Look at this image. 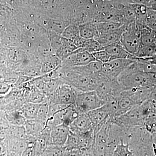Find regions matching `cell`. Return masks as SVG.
Instances as JSON below:
<instances>
[{"instance_id":"1","label":"cell","mask_w":156,"mask_h":156,"mask_svg":"<svg viewBox=\"0 0 156 156\" xmlns=\"http://www.w3.org/2000/svg\"><path fill=\"white\" fill-rule=\"evenodd\" d=\"M126 141L133 156H156L153 134L144 126H136L127 131Z\"/></svg>"},{"instance_id":"2","label":"cell","mask_w":156,"mask_h":156,"mask_svg":"<svg viewBox=\"0 0 156 156\" xmlns=\"http://www.w3.org/2000/svg\"><path fill=\"white\" fill-rule=\"evenodd\" d=\"M123 90L134 88L152 89L156 86V73L128 72L125 70L118 77Z\"/></svg>"},{"instance_id":"3","label":"cell","mask_w":156,"mask_h":156,"mask_svg":"<svg viewBox=\"0 0 156 156\" xmlns=\"http://www.w3.org/2000/svg\"><path fill=\"white\" fill-rule=\"evenodd\" d=\"M95 91L106 103L114 100L124 90L118 79L108 78L101 72L98 79Z\"/></svg>"},{"instance_id":"4","label":"cell","mask_w":156,"mask_h":156,"mask_svg":"<svg viewBox=\"0 0 156 156\" xmlns=\"http://www.w3.org/2000/svg\"><path fill=\"white\" fill-rule=\"evenodd\" d=\"M105 103L97 95L95 90L78 92L74 103L79 114L87 113L92 110L102 106Z\"/></svg>"},{"instance_id":"5","label":"cell","mask_w":156,"mask_h":156,"mask_svg":"<svg viewBox=\"0 0 156 156\" xmlns=\"http://www.w3.org/2000/svg\"><path fill=\"white\" fill-rule=\"evenodd\" d=\"M79 91L64 81L50 95L49 103L67 106L75 102Z\"/></svg>"},{"instance_id":"6","label":"cell","mask_w":156,"mask_h":156,"mask_svg":"<svg viewBox=\"0 0 156 156\" xmlns=\"http://www.w3.org/2000/svg\"><path fill=\"white\" fill-rule=\"evenodd\" d=\"M120 44L128 53L134 55L140 46V29L135 21L126 23Z\"/></svg>"},{"instance_id":"7","label":"cell","mask_w":156,"mask_h":156,"mask_svg":"<svg viewBox=\"0 0 156 156\" xmlns=\"http://www.w3.org/2000/svg\"><path fill=\"white\" fill-rule=\"evenodd\" d=\"M87 114L92 123V128L95 134L113 117L111 109L107 103L100 107L88 112Z\"/></svg>"},{"instance_id":"8","label":"cell","mask_w":156,"mask_h":156,"mask_svg":"<svg viewBox=\"0 0 156 156\" xmlns=\"http://www.w3.org/2000/svg\"><path fill=\"white\" fill-rule=\"evenodd\" d=\"M136 58H116L111 60L103 63L102 73L108 78L118 79L120 75L133 63Z\"/></svg>"},{"instance_id":"9","label":"cell","mask_w":156,"mask_h":156,"mask_svg":"<svg viewBox=\"0 0 156 156\" xmlns=\"http://www.w3.org/2000/svg\"><path fill=\"white\" fill-rule=\"evenodd\" d=\"M95 60L93 54L82 48L76 50L69 56L63 59L62 67L70 68L82 66Z\"/></svg>"},{"instance_id":"10","label":"cell","mask_w":156,"mask_h":156,"mask_svg":"<svg viewBox=\"0 0 156 156\" xmlns=\"http://www.w3.org/2000/svg\"><path fill=\"white\" fill-rule=\"evenodd\" d=\"M70 131L69 126L62 124L50 129V136L53 145L63 147L68 138Z\"/></svg>"},{"instance_id":"11","label":"cell","mask_w":156,"mask_h":156,"mask_svg":"<svg viewBox=\"0 0 156 156\" xmlns=\"http://www.w3.org/2000/svg\"><path fill=\"white\" fill-rule=\"evenodd\" d=\"M115 100L116 112L115 117L124 114L136 106L127 90L121 92Z\"/></svg>"},{"instance_id":"12","label":"cell","mask_w":156,"mask_h":156,"mask_svg":"<svg viewBox=\"0 0 156 156\" xmlns=\"http://www.w3.org/2000/svg\"><path fill=\"white\" fill-rule=\"evenodd\" d=\"M70 131L74 134L86 133L93 129L87 113L80 114L69 125Z\"/></svg>"},{"instance_id":"13","label":"cell","mask_w":156,"mask_h":156,"mask_svg":"<svg viewBox=\"0 0 156 156\" xmlns=\"http://www.w3.org/2000/svg\"><path fill=\"white\" fill-rule=\"evenodd\" d=\"M24 127L28 139L36 140L46 128V123L37 119L26 120Z\"/></svg>"},{"instance_id":"14","label":"cell","mask_w":156,"mask_h":156,"mask_svg":"<svg viewBox=\"0 0 156 156\" xmlns=\"http://www.w3.org/2000/svg\"><path fill=\"white\" fill-rule=\"evenodd\" d=\"M126 27V23H124L119 28L101 35L95 40H97L105 47L114 43H120L122 35L125 31Z\"/></svg>"},{"instance_id":"15","label":"cell","mask_w":156,"mask_h":156,"mask_svg":"<svg viewBox=\"0 0 156 156\" xmlns=\"http://www.w3.org/2000/svg\"><path fill=\"white\" fill-rule=\"evenodd\" d=\"M105 50L112 56V60L116 58H136L134 55L128 53L120 43H114L105 47Z\"/></svg>"},{"instance_id":"16","label":"cell","mask_w":156,"mask_h":156,"mask_svg":"<svg viewBox=\"0 0 156 156\" xmlns=\"http://www.w3.org/2000/svg\"><path fill=\"white\" fill-rule=\"evenodd\" d=\"M156 31L147 26L140 30V45H156Z\"/></svg>"},{"instance_id":"17","label":"cell","mask_w":156,"mask_h":156,"mask_svg":"<svg viewBox=\"0 0 156 156\" xmlns=\"http://www.w3.org/2000/svg\"><path fill=\"white\" fill-rule=\"evenodd\" d=\"M41 104L26 102L19 109V110L26 119H36Z\"/></svg>"},{"instance_id":"18","label":"cell","mask_w":156,"mask_h":156,"mask_svg":"<svg viewBox=\"0 0 156 156\" xmlns=\"http://www.w3.org/2000/svg\"><path fill=\"white\" fill-rule=\"evenodd\" d=\"M80 36L84 39L94 38L97 31L96 22H88L79 26Z\"/></svg>"},{"instance_id":"19","label":"cell","mask_w":156,"mask_h":156,"mask_svg":"<svg viewBox=\"0 0 156 156\" xmlns=\"http://www.w3.org/2000/svg\"><path fill=\"white\" fill-rule=\"evenodd\" d=\"M5 112L7 120L10 125L15 126H24L26 119L19 109Z\"/></svg>"},{"instance_id":"20","label":"cell","mask_w":156,"mask_h":156,"mask_svg":"<svg viewBox=\"0 0 156 156\" xmlns=\"http://www.w3.org/2000/svg\"><path fill=\"white\" fill-rule=\"evenodd\" d=\"M156 53V45H140L139 50L135 54L136 58H148L154 57Z\"/></svg>"},{"instance_id":"21","label":"cell","mask_w":156,"mask_h":156,"mask_svg":"<svg viewBox=\"0 0 156 156\" xmlns=\"http://www.w3.org/2000/svg\"><path fill=\"white\" fill-rule=\"evenodd\" d=\"M82 48L92 54L105 49V47L94 38L85 39Z\"/></svg>"},{"instance_id":"22","label":"cell","mask_w":156,"mask_h":156,"mask_svg":"<svg viewBox=\"0 0 156 156\" xmlns=\"http://www.w3.org/2000/svg\"><path fill=\"white\" fill-rule=\"evenodd\" d=\"M113 156H133L132 152L130 150L129 145L126 140L122 138L116 146Z\"/></svg>"},{"instance_id":"23","label":"cell","mask_w":156,"mask_h":156,"mask_svg":"<svg viewBox=\"0 0 156 156\" xmlns=\"http://www.w3.org/2000/svg\"><path fill=\"white\" fill-rule=\"evenodd\" d=\"M63 37L66 40L74 43L80 37L79 27L76 25H69L65 29L62 34Z\"/></svg>"},{"instance_id":"24","label":"cell","mask_w":156,"mask_h":156,"mask_svg":"<svg viewBox=\"0 0 156 156\" xmlns=\"http://www.w3.org/2000/svg\"><path fill=\"white\" fill-rule=\"evenodd\" d=\"M66 156V152L62 147L51 144L44 152L43 156Z\"/></svg>"},{"instance_id":"25","label":"cell","mask_w":156,"mask_h":156,"mask_svg":"<svg viewBox=\"0 0 156 156\" xmlns=\"http://www.w3.org/2000/svg\"><path fill=\"white\" fill-rule=\"evenodd\" d=\"M49 106V101L41 103L36 119L45 122L46 123L48 118Z\"/></svg>"},{"instance_id":"26","label":"cell","mask_w":156,"mask_h":156,"mask_svg":"<svg viewBox=\"0 0 156 156\" xmlns=\"http://www.w3.org/2000/svg\"><path fill=\"white\" fill-rule=\"evenodd\" d=\"M146 23L147 26L150 28L156 30V11L148 8Z\"/></svg>"},{"instance_id":"27","label":"cell","mask_w":156,"mask_h":156,"mask_svg":"<svg viewBox=\"0 0 156 156\" xmlns=\"http://www.w3.org/2000/svg\"><path fill=\"white\" fill-rule=\"evenodd\" d=\"M95 60L105 63L112 60V56L105 50L92 53Z\"/></svg>"},{"instance_id":"28","label":"cell","mask_w":156,"mask_h":156,"mask_svg":"<svg viewBox=\"0 0 156 156\" xmlns=\"http://www.w3.org/2000/svg\"><path fill=\"white\" fill-rule=\"evenodd\" d=\"M12 8L9 3L2 0H0V15L8 17L12 13Z\"/></svg>"},{"instance_id":"29","label":"cell","mask_w":156,"mask_h":156,"mask_svg":"<svg viewBox=\"0 0 156 156\" xmlns=\"http://www.w3.org/2000/svg\"><path fill=\"white\" fill-rule=\"evenodd\" d=\"M9 69V60L5 52L0 50V72H3Z\"/></svg>"},{"instance_id":"30","label":"cell","mask_w":156,"mask_h":156,"mask_svg":"<svg viewBox=\"0 0 156 156\" xmlns=\"http://www.w3.org/2000/svg\"><path fill=\"white\" fill-rule=\"evenodd\" d=\"M13 86L5 80L0 83V98L8 95L13 89Z\"/></svg>"},{"instance_id":"31","label":"cell","mask_w":156,"mask_h":156,"mask_svg":"<svg viewBox=\"0 0 156 156\" xmlns=\"http://www.w3.org/2000/svg\"><path fill=\"white\" fill-rule=\"evenodd\" d=\"M144 59H146V60H148V61L150 62L151 63L156 64V53L154 57H151V58H144Z\"/></svg>"}]
</instances>
